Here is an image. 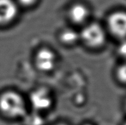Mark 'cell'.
<instances>
[{
    "label": "cell",
    "instance_id": "13",
    "mask_svg": "<svg viewBox=\"0 0 126 125\" xmlns=\"http://www.w3.org/2000/svg\"><path fill=\"white\" fill-rule=\"evenodd\" d=\"M65 125V124H58V125Z\"/></svg>",
    "mask_w": 126,
    "mask_h": 125
},
{
    "label": "cell",
    "instance_id": "2",
    "mask_svg": "<svg viewBox=\"0 0 126 125\" xmlns=\"http://www.w3.org/2000/svg\"><path fill=\"white\" fill-rule=\"evenodd\" d=\"M82 40L87 45L98 47L105 41V34L103 28L97 23H91L85 27L81 33Z\"/></svg>",
    "mask_w": 126,
    "mask_h": 125
},
{
    "label": "cell",
    "instance_id": "1",
    "mask_svg": "<svg viewBox=\"0 0 126 125\" xmlns=\"http://www.w3.org/2000/svg\"><path fill=\"white\" fill-rule=\"evenodd\" d=\"M0 110L11 118L23 117L26 115V108L22 97L14 91H7L0 96Z\"/></svg>",
    "mask_w": 126,
    "mask_h": 125
},
{
    "label": "cell",
    "instance_id": "5",
    "mask_svg": "<svg viewBox=\"0 0 126 125\" xmlns=\"http://www.w3.org/2000/svg\"><path fill=\"white\" fill-rule=\"evenodd\" d=\"M30 102L35 110H43L50 107L52 99L47 91L41 88L31 93Z\"/></svg>",
    "mask_w": 126,
    "mask_h": 125
},
{
    "label": "cell",
    "instance_id": "8",
    "mask_svg": "<svg viewBox=\"0 0 126 125\" xmlns=\"http://www.w3.org/2000/svg\"><path fill=\"white\" fill-rule=\"evenodd\" d=\"M79 39V34L75 31L68 29L63 31L60 35V39L66 44H72L76 42Z\"/></svg>",
    "mask_w": 126,
    "mask_h": 125
},
{
    "label": "cell",
    "instance_id": "6",
    "mask_svg": "<svg viewBox=\"0 0 126 125\" xmlns=\"http://www.w3.org/2000/svg\"><path fill=\"white\" fill-rule=\"evenodd\" d=\"M17 7L12 0H0V25L9 23L16 18Z\"/></svg>",
    "mask_w": 126,
    "mask_h": 125
},
{
    "label": "cell",
    "instance_id": "15",
    "mask_svg": "<svg viewBox=\"0 0 126 125\" xmlns=\"http://www.w3.org/2000/svg\"><path fill=\"white\" fill-rule=\"evenodd\" d=\"M124 125H126V123H125V124H124Z\"/></svg>",
    "mask_w": 126,
    "mask_h": 125
},
{
    "label": "cell",
    "instance_id": "14",
    "mask_svg": "<svg viewBox=\"0 0 126 125\" xmlns=\"http://www.w3.org/2000/svg\"><path fill=\"white\" fill-rule=\"evenodd\" d=\"M92 125V124H85V125Z\"/></svg>",
    "mask_w": 126,
    "mask_h": 125
},
{
    "label": "cell",
    "instance_id": "11",
    "mask_svg": "<svg viewBox=\"0 0 126 125\" xmlns=\"http://www.w3.org/2000/svg\"><path fill=\"white\" fill-rule=\"evenodd\" d=\"M118 52L123 57L126 58V40H123L118 47Z\"/></svg>",
    "mask_w": 126,
    "mask_h": 125
},
{
    "label": "cell",
    "instance_id": "4",
    "mask_svg": "<svg viewBox=\"0 0 126 125\" xmlns=\"http://www.w3.org/2000/svg\"><path fill=\"white\" fill-rule=\"evenodd\" d=\"M55 54L52 51L47 49L39 50L36 56V64L39 70L44 72L51 71L55 64Z\"/></svg>",
    "mask_w": 126,
    "mask_h": 125
},
{
    "label": "cell",
    "instance_id": "12",
    "mask_svg": "<svg viewBox=\"0 0 126 125\" xmlns=\"http://www.w3.org/2000/svg\"><path fill=\"white\" fill-rule=\"evenodd\" d=\"M21 4L25 6H31L36 2V0H18Z\"/></svg>",
    "mask_w": 126,
    "mask_h": 125
},
{
    "label": "cell",
    "instance_id": "10",
    "mask_svg": "<svg viewBox=\"0 0 126 125\" xmlns=\"http://www.w3.org/2000/svg\"><path fill=\"white\" fill-rule=\"evenodd\" d=\"M117 75L119 80L126 83V62L122 64L118 68L117 71Z\"/></svg>",
    "mask_w": 126,
    "mask_h": 125
},
{
    "label": "cell",
    "instance_id": "3",
    "mask_svg": "<svg viewBox=\"0 0 126 125\" xmlns=\"http://www.w3.org/2000/svg\"><path fill=\"white\" fill-rule=\"evenodd\" d=\"M108 26L111 32L118 38L126 37V13L116 12L109 17L108 20Z\"/></svg>",
    "mask_w": 126,
    "mask_h": 125
},
{
    "label": "cell",
    "instance_id": "7",
    "mask_svg": "<svg viewBox=\"0 0 126 125\" xmlns=\"http://www.w3.org/2000/svg\"><path fill=\"white\" fill-rule=\"evenodd\" d=\"M89 15L87 7L81 4H77L71 7L70 10V17L71 20L76 23L84 22Z\"/></svg>",
    "mask_w": 126,
    "mask_h": 125
},
{
    "label": "cell",
    "instance_id": "9",
    "mask_svg": "<svg viewBox=\"0 0 126 125\" xmlns=\"http://www.w3.org/2000/svg\"><path fill=\"white\" fill-rule=\"evenodd\" d=\"M26 122L27 125H43L44 123L41 116L36 114H33L27 117Z\"/></svg>",
    "mask_w": 126,
    "mask_h": 125
}]
</instances>
